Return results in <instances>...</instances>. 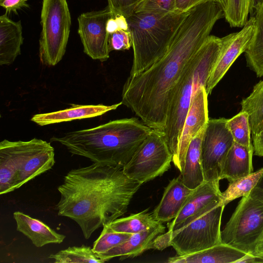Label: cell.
<instances>
[{
    "label": "cell",
    "instance_id": "cell-30",
    "mask_svg": "<svg viewBox=\"0 0 263 263\" xmlns=\"http://www.w3.org/2000/svg\"><path fill=\"white\" fill-rule=\"evenodd\" d=\"M251 0H227L224 17L232 27H243L250 13Z\"/></svg>",
    "mask_w": 263,
    "mask_h": 263
},
{
    "label": "cell",
    "instance_id": "cell-18",
    "mask_svg": "<svg viewBox=\"0 0 263 263\" xmlns=\"http://www.w3.org/2000/svg\"><path fill=\"white\" fill-rule=\"evenodd\" d=\"M121 104V102L111 105L71 104V107L63 110L34 115L31 120L39 125L44 126L74 120L93 118L116 109Z\"/></svg>",
    "mask_w": 263,
    "mask_h": 263
},
{
    "label": "cell",
    "instance_id": "cell-7",
    "mask_svg": "<svg viewBox=\"0 0 263 263\" xmlns=\"http://www.w3.org/2000/svg\"><path fill=\"white\" fill-rule=\"evenodd\" d=\"M225 205L220 203L208 208L185 220L173 232H166L153 241V249L172 247L177 255L199 252L222 242L221 222Z\"/></svg>",
    "mask_w": 263,
    "mask_h": 263
},
{
    "label": "cell",
    "instance_id": "cell-21",
    "mask_svg": "<svg viewBox=\"0 0 263 263\" xmlns=\"http://www.w3.org/2000/svg\"><path fill=\"white\" fill-rule=\"evenodd\" d=\"M246 253L224 243L186 255L170 257L169 263H237Z\"/></svg>",
    "mask_w": 263,
    "mask_h": 263
},
{
    "label": "cell",
    "instance_id": "cell-1",
    "mask_svg": "<svg viewBox=\"0 0 263 263\" xmlns=\"http://www.w3.org/2000/svg\"><path fill=\"white\" fill-rule=\"evenodd\" d=\"M224 16L222 6L215 0L192 8L164 55L142 72L127 78L122 90V104L152 129L164 131L177 84L216 22Z\"/></svg>",
    "mask_w": 263,
    "mask_h": 263
},
{
    "label": "cell",
    "instance_id": "cell-43",
    "mask_svg": "<svg viewBox=\"0 0 263 263\" xmlns=\"http://www.w3.org/2000/svg\"><path fill=\"white\" fill-rule=\"evenodd\" d=\"M255 187L258 189L263 193V174Z\"/></svg>",
    "mask_w": 263,
    "mask_h": 263
},
{
    "label": "cell",
    "instance_id": "cell-28",
    "mask_svg": "<svg viewBox=\"0 0 263 263\" xmlns=\"http://www.w3.org/2000/svg\"><path fill=\"white\" fill-rule=\"evenodd\" d=\"M55 263H103L92 248L85 245L68 247L49 257Z\"/></svg>",
    "mask_w": 263,
    "mask_h": 263
},
{
    "label": "cell",
    "instance_id": "cell-3",
    "mask_svg": "<svg viewBox=\"0 0 263 263\" xmlns=\"http://www.w3.org/2000/svg\"><path fill=\"white\" fill-rule=\"evenodd\" d=\"M152 130L137 118H124L54 136L50 141L94 163L123 168Z\"/></svg>",
    "mask_w": 263,
    "mask_h": 263
},
{
    "label": "cell",
    "instance_id": "cell-12",
    "mask_svg": "<svg viewBox=\"0 0 263 263\" xmlns=\"http://www.w3.org/2000/svg\"><path fill=\"white\" fill-rule=\"evenodd\" d=\"M114 16L109 6L99 11L81 14L78 18V33L85 53L101 62L109 57L108 36L106 26L108 20Z\"/></svg>",
    "mask_w": 263,
    "mask_h": 263
},
{
    "label": "cell",
    "instance_id": "cell-8",
    "mask_svg": "<svg viewBox=\"0 0 263 263\" xmlns=\"http://www.w3.org/2000/svg\"><path fill=\"white\" fill-rule=\"evenodd\" d=\"M263 237V193L255 187L242 197L221 231L222 243L254 254Z\"/></svg>",
    "mask_w": 263,
    "mask_h": 263
},
{
    "label": "cell",
    "instance_id": "cell-10",
    "mask_svg": "<svg viewBox=\"0 0 263 263\" xmlns=\"http://www.w3.org/2000/svg\"><path fill=\"white\" fill-rule=\"evenodd\" d=\"M172 160L164 132L152 129L123 170L129 178L143 184L162 176Z\"/></svg>",
    "mask_w": 263,
    "mask_h": 263
},
{
    "label": "cell",
    "instance_id": "cell-9",
    "mask_svg": "<svg viewBox=\"0 0 263 263\" xmlns=\"http://www.w3.org/2000/svg\"><path fill=\"white\" fill-rule=\"evenodd\" d=\"M39 57L44 65L55 66L63 58L70 33L71 16L66 0H43Z\"/></svg>",
    "mask_w": 263,
    "mask_h": 263
},
{
    "label": "cell",
    "instance_id": "cell-37",
    "mask_svg": "<svg viewBox=\"0 0 263 263\" xmlns=\"http://www.w3.org/2000/svg\"><path fill=\"white\" fill-rule=\"evenodd\" d=\"M254 153L255 155L263 157V131L256 135H252Z\"/></svg>",
    "mask_w": 263,
    "mask_h": 263
},
{
    "label": "cell",
    "instance_id": "cell-14",
    "mask_svg": "<svg viewBox=\"0 0 263 263\" xmlns=\"http://www.w3.org/2000/svg\"><path fill=\"white\" fill-rule=\"evenodd\" d=\"M208 94L205 87L197 91L186 116L179 138L177 155L172 162L182 171L187 148L192 139L205 127L208 117Z\"/></svg>",
    "mask_w": 263,
    "mask_h": 263
},
{
    "label": "cell",
    "instance_id": "cell-24",
    "mask_svg": "<svg viewBox=\"0 0 263 263\" xmlns=\"http://www.w3.org/2000/svg\"><path fill=\"white\" fill-rule=\"evenodd\" d=\"M255 30L252 39L245 51L247 66L257 77L263 76V5L253 15Z\"/></svg>",
    "mask_w": 263,
    "mask_h": 263
},
{
    "label": "cell",
    "instance_id": "cell-39",
    "mask_svg": "<svg viewBox=\"0 0 263 263\" xmlns=\"http://www.w3.org/2000/svg\"><path fill=\"white\" fill-rule=\"evenodd\" d=\"M114 17L117 23L119 30L128 31V24L125 16L119 14L115 15Z\"/></svg>",
    "mask_w": 263,
    "mask_h": 263
},
{
    "label": "cell",
    "instance_id": "cell-40",
    "mask_svg": "<svg viewBox=\"0 0 263 263\" xmlns=\"http://www.w3.org/2000/svg\"><path fill=\"white\" fill-rule=\"evenodd\" d=\"M106 29L109 34L113 33L119 30L114 16H111L108 20L106 23Z\"/></svg>",
    "mask_w": 263,
    "mask_h": 263
},
{
    "label": "cell",
    "instance_id": "cell-38",
    "mask_svg": "<svg viewBox=\"0 0 263 263\" xmlns=\"http://www.w3.org/2000/svg\"><path fill=\"white\" fill-rule=\"evenodd\" d=\"M263 262V254H246L237 263Z\"/></svg>",
    "mask_w": 263,
    "mask_h": 263
},
{
    "label": "cell",
    "instance_id": "cell-20",
    "mask_svg": "<svg viewBox=\"0 0 263 263\" xmlns=\"http://www.w3.org/2000/svg\"><path fill=\"white\" fill-rule=\"evenodd\" d=\"M23 42L21 22L10 20L7 12L0 16V65L13 63L21 54Z\"/></svg>",
    "mask_w": 263,
    "mask_h": 263
},
{
    "label": "cell",
    "instance_id": "cell-13",
    "mask_svg": "<svg viewBox=\"0 0 263 263\" xmlns=\"http://www.w3.org/2000/svg\"><path fill=\"white\" fill-rule=\"evenodd\" d=\"M238 32L221 37V49L206 81L205 89L208 95L221 80L232 64L250 45L255 30V21L251 16Z\"/></svg>",
    "mask_w": 263,
    "mask_h": 263
},
{
    "label": "cell",
    "instance_id": "cell-26",
    "mask_svg": "<svg viewBox=\"0 0 263 263\" xmlns=\"http://www.w3.org/2000/svg\"><path fill=\"white\" fill-rule=\"evenodd\" d=\"M160 223L146 209L126 217L118 218L108 226L115 232L133 234L157 227Z\"/></svg>",
    "mask_w": 263,
    "mask_h": 263
},
{
    "label": "cell",
    "instance_id": "cell-44",
    "mask_svg": "<svg viewBox=\"0 0 263 263\" xmlns=\"http://www.w3.org/2000/svg\"><path fill=\"white\" fill-rule=\"evenodd\" d=\"M217 2H218L222 7L223 10H224L227 0H216Z\"/></svg>",
    "mask_w": 263,
    "mask_h": 263
},
{
    "label": "cell",
    "instance_id": "cell-33",
    "mask_svg": "<svg viewBox=\"0 0 263 263\" xmlns=\"http://www.w3.org/2000/svg\"><path fill=\"white\" fill-rule=\"evenodd\" d=\"M132 47V35L129 31L118 30L108 36V50L123 51Z\"/></svg>",
    "mask_w": 263,
    "mask_h": 263
},
{
    "label": "cell",
    "instance_id": "cell-32",
    "mask_svg": "<svg viewBox=\"0 0 263 263\" xmlns=\"http://www.w3.org/2000/svg\"><path fill=\"white\" fill-rule=\"evenodd\" d=\"M176 0H143L134 12L166 14L176 11Z\"/></svg>",
    "mask_w": 263,
    "mask_h": 263
},
{
    "label": "cell",
    "instance_id": "cell-29",
    "mask_svg": "<svg viewBox=\"0 0 263 263\" xmlns=\"http://www.w3.org/2000/svg\"><path fill=\"white\" fill-rule=\"evenodd\" d=\"M227 126L234 142L253 150L251 138V130L247 113L241 111L230 119H227Z\"/></svg>",
    "mask_w": 263,
    "mask_h": 263
},
{
    "label": "cell",
    "instance_id": "cell-41",
    "mask_svg": "<svg viewBox=\"0 0 263 263\" xmlns=\"http://www.w3.org/2000/svg\"><path fill=\"white\" fill-rule=\"evenodd\" d=\"M262 5L263 0H251L250 13L252 15L251 16H253L255 12Z\"/></svg>",
    "mask_w": 263,
    "mask_h": 263
},
{
    "label": "cell",
    "instance_id": "cell-31",
    "mask_svg": "<svg viewBox=\"0 0 263 263\" xmlns=\"http://www.w3.org/2000/svg\"><path fill=\"white\" fill-rule=\"evenodd\" d=\"M132 234L117 232L105 225L99 237L94 242L92 249L97 254L104 253L128 240Z\"/></svg>",
    "mask_w": 263,
    "mask_h": 263
},
{
    "label": "cell",
    "instance_id": "cell-22",
    "mask_svg": "<svg viewBox=\"0 0 263 263\" xmlns=\"http://www.w3.org/2000/svg\"><path fill=\"white\" fill-rule=\"evenodd\" d=\"M253 150L234 142L224 161L220 180L226 179L233 182L253 172Z\"/></svg>",
    "mask_w": 263,
    "mask_h": 263
},
{
    "label": "cell",
    "instance_id": "cell-5",
    "mask_svg": "<svg viewBox=\"0 0 263 263\" xmlns=\"http://www.w3.org/2000/svg\"><path fill=\"white\" fill-rule=\"evenodd\" d=\"M189 10L166 14L134 12L126 17L134 52L129 77L142 72L164 55Z\"/></svg>",
    "mask_w": 263,
    "mask_h": 263
},
{
    "label": "cell",
    "instance_id": "cell-25",
    "mask_svg": "<svg viewBox=\"0 0 263 263\" xmlns=\"http://www.w3.org/2000/svg\"><path fill=\"white\" fill-rule=\"evenodd\" d=\"M240 104L241 111L248 115L251 134L263 131V80L254 86L252 92Z\"/></svg>",
    "mask_w": 263,
    "mask_h": 263
},
{
    "label": "cell",
    "instance_id": "cell-35",
    "mask_svg": "<svg viewBox=\"0 0 263 263\" xmlns=\"http://www.w3.org/2000/svg\"><path fill=\"white\" fill-rule=\"evenodd\" d=\"M27 0H0V5L5 9L6 12L16 13L18 10L24 7H29Z\"/></svg>",
    "mask_w": 263,
    "mask_h": 263
},
{
    "label": "cell",
    "instance_id": "cell-27",
    "mask_svg": "<svg viewBox=\"0 0 263 263\" xmlns=\"http://www.w3.org/2000/svg\"><path fill=\"white\" fill-rule=\"evenodd\" d=\"M262 174L263 167L229 182L227 189L222 192L221 203L226 206L233 200L248 195L255 187Z\"/></svg>",
    "mask_w": 263,
    "mask_h": 263
},
{
    "label": "cell",
    "instance_id": "cell-11",
    "mask_svg": "<svg viewBox=\"0 0 263 263\" xmlns=\"http://www.w3.org/2000/svg\"><path fill=\"white\" fill-rule=\"evenodd\" d=\"M224 118L209 119L201 145L205 181H219L222 166L234 141Z\"/></svg>",
    "mask_w": 263,
    "mask_h": 263
},
{
    "label": "cell",
    "instance_id": "cell-17",
    "mask_svg": "<svg viewBox=\"0 0 263 263\" xmlns=\"http://www.w3.org/2000/svg\"><path fill=\"white\" fill-rule=\"evenodd\" d=\"M165 229L161 223L157 227L133 234L122 243L97 255L104 262L116 257H119L120 260H122L138 256L148 250L153 249V241L158 236L164 233Z\"/></svg>",
    "mask_w": 263,
    "mask_h": 263
},
{
    "label": "cell",
    "instance_id": "cell-19",
    "mask_svg": "<svg viewBox=\"0 0 263 263\" xmlns=\"http://www.w3.org/2000/svg\"><path fill=\"white\" fill-rule=\"evenodd\" d=\"M13 218L16 223L17 231L27 236L36 247H42L50 243L59 244L66 237L42 221L22 212H14Z\"/></svg>",
    "mask_w": 263,
    "mask_h": 263
},
{
    "label": "cell",
    "instance_id": "cell-36",
    "mask_svg": "<svg viewBox=\"0 0 263 263\" xmlns=\"http://www.w3.org/2000/svg\"><path fill=\"white\" fill-rule=\"evenodd\" d=\"M206 1L209 0H176V11H187L199 3Z\"/></svg>",
    "mask_w": 263,
    "mask_h": 263
},
{
    "label": "cell",
    "instance_id": "cell-15",
    "mask_svg": "<svg viewBox=\"0 0 263 263\" xmlns=\"http://www.w3.org/2000/svg\"><path fill=\"white\" fill-rule=\"evenodd\" d=\"M221 201L219 181H204L193 190L178 215L171 222H167L168 231L177 230L189 218L221 203Z\"/></svg>",
    "mask_w": 263,
    "mask_h": 263
},
{
    "label": "cell",
    "instance_id": "cell-4",
    "mask_svg": "<svg viewBox=\"0 0 263 263\" xmlns=\"http://www.w3.org/2000/svg\"><path fill=\"white\" fill-rule=\"evenodd\" d=\"M221 47V39L210 35L192 57L174 89L163 131L173 159L177 155L179 138L190 105L198 90L205 87Z\"/></svg>",
    "mask_w": 263,
    "mask_h": 263
},
{
    "label": "cell",
    "instance_id": "cell-23",
    "mask_svg": "<svg viewBox=\"0 0 263 263\" xmlns=\"http://www.w3.org/2000/svg\"><path fill=\"white\" fill-rule=\"evenodd\" d=\"M205 127L191 141L181 172L182 182L191 190L205 181L201 159V145Z\"/></svg>",
    "mask_w": 263,
    "mask_h": 263
},
{
    "label": "cell",
    "instance_id": "cell-16",
    "mask_svg": "<svg viewBox=\"0 0 263 263\" xmlns=\"http://www.w3.org/2000/svg\"><path fill=\"white\" fill-rule=\"evenodd\" d=\"M193 190L184 184L181 176L173 179L165 187L160 202L152 213L155 219L161 223L173 220Z\"/></svg>",
    "mask_w": 263,
    "mask_h": 263
},
{
    "label": "cell",
    "instance_id": "cell-42",
    "mask_svg": "<svg viewBox=\"0 0 263 263\" xmlns=\"http://www.w3.org/2000/svg\"><path fill=\"white\" fill-rule=\"evenodd\" d=\"M254 254H263V237L259 241L256 252Z\"/></svg>",
    "mask_w": 263,
    "mask_h": 263
},
{
    "label": "cell",
    "instance_id": "cell-34",
    "mask_svg": "<svg viewBox=\"0 0 263 263\" xmlns=\"http://www.w3.org/2000/svg\"><path fill=\"white\" fill-rule=\"evenodd\" d=\"M143 0H107L108 6L114 15L121 14L126 17L134 12Z\"/></svg>",
    "mask_w": 263,
    "mask_h": 263
},
{
    "label": "cell",
    "instance_id": "cell-2",
    "mask_svg": "<svg viewBox=\"0 0 263 263\" xmlns=\"http://www.w3.org/2000/svg\"><path fill=\"white\" fill-rule=\"evenodd\" d=\"M141 185L127 177L122 167L93 162L72 169L58 187V214L74 221L87 239L126 212Z\"/></svg>",
    "mask_w": 263,
    "mask_h": 263
},
{
    "label": "cell",
    "instance_id": "cell-6",
    "mask_svg": "<svg viewBox=\"0 0 263 263\" xmlns=\"http://www.w3.org/2000/svg\"><path fill=\"white\" fill-rule=\"evenodd\" d=\"M55 163L50 143L34 138L29 141L0 143V194L17 189L49 171Z\"/></svg>",
    "mask_w": 263,
    "mask_h": 263
}]
</instances>
